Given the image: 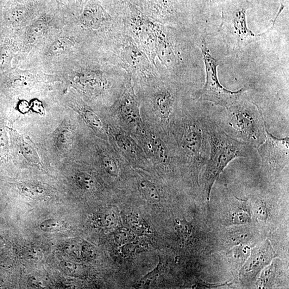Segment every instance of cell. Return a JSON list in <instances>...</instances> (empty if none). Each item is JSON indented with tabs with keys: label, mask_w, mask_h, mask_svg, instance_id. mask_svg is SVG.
Wrapping results in <instances>:
<instances>
[{
	"label": "cell",
	"mask_w": 289,
	"mask_h": 289,
	"mask_svg": "<svg viewBox=\"0 0 289 289\" xmlns=\"http://www.w3.org/2000/svg\"><path fill=\"white\" fill-rule=\"evenodd\" d=\"M207 129L211 153L204 175V183L206 195L209 200L214 184L229 163L240 157L247 158L252 152L248 143L234 139L216 124L209 123Z\"/></svg>",
	"instance_id": "6da1fadb"
},
{
	"label": "cell",
	"mask_w": 289,
	"mask_h": 289,
	"mask_svg": "<svg viewBox=\"0 0 289 289\" xmlns=\"http://www.w3.org/2000/svg\"><path fill=\"white\" fill-rule=\"evenodd\" d=\"M228 109L231 126L252 145L261 146L266 140L268 130L261 112L254 107L240 106L236 103Z\"/></svg>",
	"instance_id": "7a4b0ae2"
},
{
	"label": "cell",
	"mask_w": 289,
	"mask_h": 289,
	"mask_svg": "<svg viewBox=\"0 0 289 289\" xmlns=\"http://www.w3.org/2000/svg\"><path fill=\"white\" fill-rule=\"evenodd\" d=\"M206 72V81L200 92V98L228 108L237 103L244 90L236 92L229 91L219 83L217 75L218 63L213 58L204 41L202 47Z\"/></svg>",
	"instance_id": "3957f363"
},
{
	"label": "cell",
	"mask_w": 289,
	"mask_h": 289,
	"mask_svg": "<svg viewBox=\"0 0 289 289\" xmlns=\"http://www.w3.org/2000/svg\"><path fill=\"white\" fill-rule=\"evenodd\" d=\"M276 256L268 240L257 245L251 251L249 258L241 270V280L246 283L254 281L261 270L269 265Z\"/></svg>",
	"instance_id": "277c9868"
},
{
	"label": "cell",
	"mask_w": 289,
	"mask_h": 289,
	"mask_svg": "<svg viewBox=\"0 0 289 289\" xmlns=\"http://www.w3.org/2000/svg\"><path fill=\"white\" fill-rule=\"evenodd\" d=\"M260 147L264 164L278 168L286 165L289 160V137L278 138L267 130L266 140ZM268 166V167H269Z\"/></svg>",
	"instance_id": "5b68a950"
},
{
	"label": "cell",
	"mask_w": 289,
	"mask_h": 289,
	"mask_svg": "<svg viewBox=\"0 0 289 289\" xmlns=\"http://www.w3.org/2000/svg\"><path fill=\"white\" fill-rule=\"evenodd\" d=\"M105 14L101 6L96 3H90L86 5L81 21L84 26L93 28H97L103 21Z\"/></svg>",
	"instance_id": "8992f818"
},
{
	"label": "cell",
	"mask_w": 289,
	"mask_h": 289,
	"mask_svg": "<svg viewBox=\"0 0 289 289\" xmlns=\"http://www.w3.org/2000/svg\"><path fill=\"white\" fill-rule=\"evenodd\" d=\"M155 105L161 118L168 119L172 110V99L170 94L166 92L158 94L155 99Z\"/></svg>",
	"instance_id": "52a82bcc"
},
{
	"label": "cell",
	"mask_w": 289,
	"mask_h": 289,
	"mask_svg": "<svg viewBox=\"0 0 289 289\" xmlns=\"http://www.w3.org/2000/svg\"><path fill=\"white\" fill-rule=\"evenodd\" d=\"M124 98L121 107L122 114L128 123L136 124L139 121L136 104L130 95H127Z\"/></svg>",
	"instance_id": "ba28073f"
},
{
	"label": "cell",
	"mask_w": 289,
	"mask_h": 289,
	"mask_svg": "<svg viewBox=\"0 0 289 289\" xmlns=\"http://www.w3.org/2000/svg\"><path fill=\"white\" fill-rule=\"evenodd\" d=\"M48 21L46 18H40L29 27L27 31L28 41L31 43L39 39L47 28Z\"/></svg>",
	"instance_id": "9c48e42d"
},
{
	"label": "cell",
	"mask_w": 289,
	"mask_h": 289,
	"mask_svg": "<svg viewBox=\"0 0 289 289\" xmlns=\"http://www.w3.org/2000/svg\"><path fill=\"white\" fill-rule=\"evenodd\" d=\"M251 215L247 206H240L232 210L228 222L230 224H243L251 221Z\"/></svg>",
	"instance_id": "30bf717a"
},
{
	"label": "cell",
	"mask_w": 289,
	"mask_h": 289,
	"mask_svg": "<svg viewBox=\"0 0 289 289\" xmlns=\"http://www.w3.org/2000/svg\"><path fill=\"white\" fill-rule=\"evenodd\" d=\"M141 190L144 196L149 202L158 203L160 202V196L155 185L148 181H142L140 184Z\"/></svg>",
	"instance_id": "8fae6325"
},
{
	"label": "cell",
	"mask_w": 289,
	"mask_h": 289,
	"mask_svg": "<svg viewBox=\"0 0 289 289\" xmlns=\"http://www.w3.org/2000/svg\"><path fill=\"white\" fill-rule=\"evenodd\" d=\"M200 137L195 130H190L184 138L183 147L187 153L191 155L196 154L200 146Z\"/></svg>",
	"instance_id": "7c38bea8"
},
{
	"label": "cell",
	"mask_w": 289,
	"mask_h": 289,
	"mask_svg": "<svg viewBox=\"0 0 289 289\" xmlns=\"http://www.w3.org/2000/svg\"><path fill=\"white\" fill-rule=\"evenodd\" d=\"M128 222L131 229L138 235H143L150 232L149 226L142 218L137 216H129Z\"/></svg>",
	"instance_id": "4fadbf2b"
},
{
	"label": "cell",
	"mask_w": 289,
	"mask_h": 289,
	"mask_svg": "<svg viewBox=\"0 0 289 289\" xmlns=\"http://www.w3.org/2000/svg\"><path fill=\"white\" fill-rule=\"evenodd\" d=\"M153 10L162 14L171 13L174 8V0H148Z\"/></svg>",
	"instance_id": "5bb4252c"
},
{
	"label": "cell",
	"mask_w": 289,
	"mask_h": 289,
	"mask_svg": "<svg viewBox=\"0 0 289 289\" xmlns=\"http://www.w3.org/2000/svg\"><path fill=\"white\" fill-rule=\"evenodd\" d=\"M75 180L78 186L84 190L91 191L95 187V181L90 175L87 173H78L75 177Z\"/></svg>",
	"instance_id": "9a60e30c"
},
{
	"label": "cell",
	"mask_w": 289,
	"mask_h": 289,
	"mask_svg": "<svg viewBox=\"0 0 289 289\" xmlns=\"http://www.w3.org/2000/svg\"><path fill=\"white\" fill-rule=\"evenodd\" d=\"M159 265L154 269L152 271L144 276L139 282L137 283V286L140 288H148L153 282L158 277Z\"/></svg>",
	"instance_id": "2e32d148"
},
{
	"label": "cell",
	"mask_w": 289,
	"mask_h": 289,
	"mask_svg": "<svg viewBox=\"0 0 289 289\" xmlns=\"http://www.w3.org/2000/svg\"><path fill=\"white\" fill-rule=\"evenodd\" d=\"M27 15V10L24 7H17L12 10L9 15L8 20L12 24H20Z\"/></svg>",
	"instance_id": "e0dca14e"
},
{
	"label": "cell",
	"mask_w": 289,
	"mask_h": 289,
	"mask_svg": "<svg viewBox=\"0 0 289 289\" xmlns=\"http://www.w3.org/2000/svg\"><path fill=\"white\" fill-rule=\"evenodd\" d=\"M103 165L105 171L113 177H117L118 175V169L114 159L108 155L103 157Z\"/></svg>",
	"instance_id": "ac0fdd59"
},
{
	"label": "cell",
	"mask_w": 289,
	"mask_h": 289,
	"mask_svg": "<svg viewBox=\"0 0 289 289\" xmlns=\"http://www.w3.org/2000/svg\"><path fill=\"white\" fill-rule=\"evenodd\" d=\"M105 224L109 229H114L117 227L119 224V216L115 211L111 210L106 214Z\"/></svg>",
	"instance_id": "d6986e66"
},
{
	"label": "cell",
	"mask_w": 289,
	"mask_h": 289,
	"mask_svg": "<svg viewBox=\"0 0 289 289\" xmlns=\"http://www.w3.org/2000/svg\"><path fill=\"white\" fill-rule=\"evenodd\" d=\"M21 149L23 155L28 160L37 162L39 160V157L35 151L34 148L30 146L26 143H23L21 144Z\"/></svg>",
	"instance_id": "ffe728a7"
},
{
	"label": "cell",
	"mask_w": 289,
	"mask_h": 289,
	"mask_svg": "<svg viewBox=\"0 0 289 289\" xmlns=\"http://www.w3.org/2000/svg\"><path fill=\"white\" fill-rule=\"evenodd\" d=\"M176 223L178 224L179 231L181 235L184 238L189 237L192 232V227L190 223L187 222L185 219L183 220H177Z\"/></svg>",
	"instance_id": "44dd1931"
},
{
	"label": "cell",
	"mask_w": 289,
	"mask_h": 289,
	"mask_svg": "<svg viewBox=\"0 0 289 289\" xmlns=\"http://www.w3.org/2000/svg\"><path fill=\"white\" fill-rule=\"evenodd\" d=\"M84 116L86 120L91 126L98 130L102 129L103 125L101 121L93 112L89 110L86 111L84 112Z\"/></svg>",
	"instance_id": "7402d4cb"
},
{
	"label": "cell",
	"mask_w": 289,
	"mask_h": 289,
	"mask_svg": "<svg viewBox=\"0 0 289 289\" xmlns=\"http://www.w3.org/2000/svg\"><path fill=\"white\" fill-rule=\"evenodd\" d=\"M69 45L68 39H59L53 43L50 48V53L58 54L66 51Z\"/></svg>",
	"instance_id": "603a6c76"
},
{
	"label": "cell",
	"mask_w": 289,
	"mask_h": 289,
	"mask_svg": "<svg viewBox=\"0 0 289 289\" xmlns=\"http://www.w3.org/2000/svg\"><path fill=\"white\" fill-rule=\"evenodd\" d=\"M62 227V223L56 219H48L40 225V229L45 231H54L60 230Z\"/></svg>",
	"instance_id": "cb8c5ba5"
},
{
	"label": "cell",
	"mask_w": 289,
	"mask_h": 289,
	"mask_svg": "<svg viewBox=\"0 0 289 289\" xmlns=\"http://www.w3.org/2000/svg\"><path fill=\"white\" fill-rule=\"evenodd\" d=\"M12 55L9 49L3 48L0 52V68L5 69L9 67Z\"/></svg>",
	"instance_id": "d4e9b609"
},
{
	"label": "cell",
	"mask_w": 289,
	"mask_h": 289,
	"mask_svg": "<svg viewBox=\"0 0 289 289\" xmlns=\"http://www.w3.org/2000/svg\"><path fill=\"white\" fill-rule=\"evenodd\" d=\"M116 141L118 145L122 148L124 151L127 153H132L133 152V146L130 141L127 138L121 135L116 136Z\"/></svg>",
	"instance_id": "484cf974"
},
{
	"label": "cell",
	"mask_w": 289,
	"mask_h": 289,
	"mask_svg": "<svg viewBox=\"0 0 289 289\" xmlns=\"http://www.w3.org/2000/svg\"><path fill=\"white\" fill-rule=\"evenodd\" d=\"M71 135L68 131L64 132L58 138L59 145L62 148H67L71 144Z\"/></svg>",
	"instance_id": "4316f807"
},
{
	"label": "cell",
	"mask_w": 289,
	"mask_h": 289,
	"mask_svg": "<svg viewBox=\"0 0 289 289\" xmlns=\"http://www.w3.org/2000/svg\"><path fill=\"white\" fill-rule=\"evenodd\" d=\"M130 235L127 230H119L115 235L116 241L118 243H124L128 241Z\"/></svg>",
	"instance_id": "83f0119b"
},
{
	"label": "cell",
	"mask_w": 289,
	"mask_h": 289,
	"mask_svg": "<svg viewBox=\"0 0 289 289\" xmlns=\"http://www.w3.org/2000/svg\"><path fill=\"white\" fill-rule=\"evenodd\" d=\"M81 253L87 259H93L94 256L93 248L87 244H83L82 248H81Z\"/></svg>",
	"instance_id": "f1b7e54d"
},
{
	"label": "cell",
	"mask_w": 289,
	"mask_h": 289,
	"mask_svg": "<svg viewBox=\"0 0 289 289\" xmlns=\"http://www.w3.org/2000/svg\"><path fill=\"white\" fill-rule=\"evenodd\" d=\"M255 216L261 220L265 219L267 216L266 209L263 206H257L255 209Z\"/></svg>",
	"instance_id": "f546056e"
},
{
	"label": "cell",
	"mask_w": 289,
	"mask_h": 289,
	"mask_svg": "<svg viewBox=\"0 0 289 289\" xmlns=\"http://www.w3.org/2000/svg\"><path fill=\"white\" fill-rule=\"evenodd\" d=\"M210 4H218L222 2L224 0H206Z\"/></svg>",
	"instance_id": "4dcf8cb0"
},
{
	"label": "cell",
	"mask_w": 289,
	"mask_h": 289,
	"mask_svg": "<svg viewBox=\"0 0 289 289\" xmlns=\"http://www.w3.org/2000/svg\"><path fill=\"white\" fill-rule=\"evenodd\" d=\"M84 1L85 0H76L77 3L80 5H82Z\"/></svg>",
	"instance_id": "1f68e13d"
},
{
	"label": "cell",
	"mask_w": 289,
	"mask_h": 289,
	"mask_svg": "<svg viewBox=\"0 0 289 289\" xmlns=\"http://www.w3.org/2000/svg\"><path fill=\"white\" fill-rule=\"evenodd\" d=\"M119 2H124L128 1V0H118Z\"/></svg>",
	"instance_id": "d6a6232c"
},
{
	"label": "cell",
	"mask_w": 289,
	"mask_h": 289,
	"mask_svg": "<svg viewBox=\"0 0 289 289\" xmlns=\"http://www.w3.org/2000/svg\"><path fill=\"white\" fill-rule=\"evenodd\" d=\"M56 1H58V2L60 3L62 2V0H56Z\"/></svg>",
	"instance_id": "836d02e7"
}]
</instances>
